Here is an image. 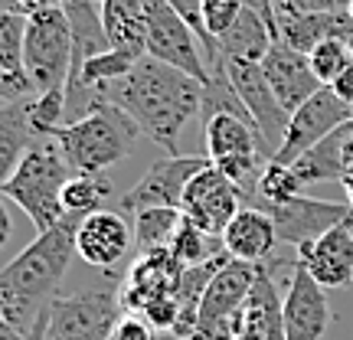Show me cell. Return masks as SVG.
<instances>
[{"instance_id": "obj_37", "label": "cell", "mask_w": 353, "mask_h": 340, "mask_svg": "<svg viewBox=\"0 0 353 340\" xmlns=\"http://www.w3.org/2000/svg\"><path fill=\"white\" fill-rule=\"evenodd\" d=\"M242 7H249V10H255L259 17H265V23L278 33V0H242ZM278 37H281V33H278Z\"/></svg>"}, {"instance_id": "obj_30", "label": "cell", "mask_w": 353, "mask_h": 340, "mask_svg": "<svg viewBox=\"0 0 353 340\" xmlns=\"http://www.w3.org/2000/svg\"><path fill=\"white\" fill-rule=\"evenodd\" d=\"M108 197H112V180H105L101 174H76L63 190V210L85 219L88 213H99Z\"/></svg>"}, {"instance_id": "obj_42", "label": "cell", "mask_w": 353, "mask_h": 340, "mask_svg": "<svg viewBox=\"0 0 353 340\" xmlns=\"http://www.w3.org/2000/svg\"><path fill=\"white\" fill-rule=\"evenodd\" d=\"M7 10H26V7H23V0H0V13H7Z\"/></svg>"}, {"instance_id": "obj_29", "label": "cell", "mask_w": 353, "mask_h": 340, "mask_svg": "<svg viewBox=\"0 0 353 340\" xmlns=\"http://www.w3.org/2000/svg\"><path fill=\"white\" fill-rule=\"evenodd\" d=\"M301 177L294 174L291 164H278V161H268L259 177V187H255V197L245 206H278V203H288L294 197H301Z\"/></svg>"}, {"instance_id": "obj_25", "label": "cell", "mask_w": 353, "mask_h": 340, "mask_svg": "<svg viewBox=\"0 0 353 340\" xmlns=\"http://www.w3.org/2000/svg\"><path fill=\"white\" fill-rule=\"evenodd\" d=\"M33 141H37V131L30 121V99L0 105V193L13 177V170L20 167V161L26 157Z\"/></svg>"}, {"instance_id": "obj_8", "label": "cell", "mask_w": 353, "mask_h": 340, "mask_svg": "<svg viewBox=\"0 0 353 340\" xmlns=\"http://www.w3.org/2000/svg\"><path fill=\"white\" fill-rule=\"evenodd\" d=\"M144 10H148V56L206 82L210 63L187 20L167 0H144Z\"/></svg>"}, {"instance_id": "obj_12", "label": "cell", "mask_w": 353, "mask_h": 340, "mask_svg": "<svg viewBox=\"0 0 353 340\" xmlns=\"http://www.w3.org/2000/svg\"><path fill=\"white\" fill-rule=\"evenodd\" d=\"M242 206H245L242 190L236 187L223 170H216V167L210 164L187 183L180 213L187 216L190 223H196L200 229H206L210 236H223V229L229 226V219L239 213Z\"/></svg>"}, {"instance_id": "obj_39", "label": "cell", "mask_w": 353, "mask_h": 340, "mask_svg": "<svg viewBox=\"0 0 353 340\" xmlns=\"http://www.w3.org/2000/svg\"><path fill=\"white\" fill-rule=\"evenodd\" d=\"M0 340H30L23 334V330H17L10 324V321H7V317H3V311H0Z\"/></svg>"}, {"instance_id": "obj_32", "label": "cell", "mask_w": 353, "mask_h": 340, "mask_svg": "<svg viewBox=\"0 0 353 340\" xmlns=\"http://www.w3.org/2000/svg\"><path fill=\"white\" fill-rule=\"evenodd\" d=\"M307 59H311V66H314L321 86H334V82H337V79L353 66V46L347 43V39H337V37L321 39L314 50L307 52Z\"/></svg>"}, {"instance_id": "obj_2", "label": "cell", "mask_w": 353, "mask_h": 340, "mask_svg": "<svg viewBox=\"0 0 353 340\" xmlns=\"http://www.w3.org/2000/svg\"><path fill=\"white\" fill-rule=\"evenodd\" d=\"M79 223L82 216L65 213V219H59L46 232H37V239L23 252L0 268V311L26 337L39 314L59 294V285L76 255Z\"/></svg>"}, {"instance_id": "obj_41", "label": "cell", "mask_w": 353, "mask_h": 340, "mask_svg": "<svg viewBox=\"0 0 353 340\" xmlns=\"http://www.w3.org/2000/svg\"><path fill=\"white\" fill-rule=\"evenodd\" d=\"M341 187H343V193H347V206H350V226H353V174L343 177Z\"/></svg>"}, {"instance_id": "obj_24", "label": "cell", "mask_w": 353, "mask_h": 340, "mask_svg": "<svg viewBox=\"0 0 353 340\" xmlns=\"http://www.w3.org/2000/svg\"><path fill=\"white\" fill-rule=\"evenodd\" d=\"M203 131H206V151H210L213 164L229 161V157H239V154H268L259 128L252 121L239 118V114H213L203 125Z\"/></svg>"}, {"instance_id": "obj_40", "label": "cell", "mask_w": 353, "mask_h": 340, "mask_svg": "<svg viewBox=\"0 0 353 340\" xmlns=\"http://www.w3.org/2000/svg\"><path fill=\"white\" fill-rule=\"evenodd\" d=\"M10 229H13L10 213H7V206H3V200H0V246L10 239Z\"/></svg>"}, {"instance_id": "obj_3", "label": "cell", "mask_w": 353, "mask_h": 340, "mask_svg": "<svg viewBox=\"0 0 353 340\" xmlns=\"http://www.w3.org/2000/svg\"><path fill=\"white\" fill-rule=\"evenodd\" d=\"M72 177H76V170L69 167L56 138L52 134H37V141L30 144V151L20 161V167L7 180L3 197L13 200L30 216V223L37 226V232H46L59 219H65L63 190Z\"/></svg>"}, {"instance_id": "obj_9", "label": "cell", "mask_w": 353, "mask_h": 340, "mask_svg": "<svg viewBox=\"0 0 353 340\" xmlns=\"http://www.w3.org/2000/svg\"><path fill=\"white\" fill-rule=\"evenodd\" d=\"M210 164H213L210 157H193V154L170 157L167 154L161 161H154L138 183L118 200V210L128 216L141 213V210H151V206H174V210H180L187 183Z\"/></svg>"}, {"instance_id": "obj_27", "label": "cell", "mask_w": 353, "mask_h": 340, "mask_svg": "<svg viewBox=\"0 0 353 340\" xmlns=\"http://www.w3.org/2000/svg\"><path fill=\"white\" fill-rule=\"evenodd\" d=\"M183 213L174 206H151L134 213V246L138 252H154V249H170L176 226Z\"/></svg>"}, {"instance_id": "obj_6", "label": "cell", "mask_w": 353, "mask_h": 340, "mask_svg": "<svg viewBox=\"0 0 353 340\" xmlns=\"http://www.w3.org/2000/svg\"><path fill=\"white\" fill-rule=\"evenodd\" d=\"M121 294L114 288H92L82 294H56L30 330V340H112L121 317Z\"/></svg>"}, {"instance_id": "obj_1", "label": "cell", "mask_w": 353, "mask_h": 340, "mask_svg": "<svg viewBox=\"0 0 353 340\" xmlns=\"http://www.w3.org/2000/svg\"><path fill=\"white\" fill-rule=\"evenodd\" d=\"M105 99L131 114L134 125L154 144H161L170 157H176L180 131L187 128L193 114H200L203 82L187 76L183 69H174L154 56H144L125 79L108 86Z\"/></svg>"}, {"instance_id": "obj_22", "label": "cell", "mask_w": 353, "mask_h": 340, "mask_svg": "<svg viewBox=\"0 0 353 340\" xmlns=\"http://www.w3.org/2000/svg\"><path fill=\"white\" fill-rule=\"evenodd\" d=\"M101 20L112 50L128 52L131 59L148 56V10L144 0H101Z\"/></svg>"}, {"instance_id": "obj_16", "label": "cell", "mask_w": 353, "mask_h": 340, "mask_svg": "<svg viewBox=\"0 0 353 340\" xmlns=\"http://www.w3.org/2000/svg\"><path fill=\"white\" fill-rule=\"evenodd\" d=\"M262 69H265V79H268L272 92L278 95V101L285 105L288 114L298 112L317 88H324L314 72V66H311V59H307V52L288 46L285 39L272 43V50L265 52V59H262Z\"/></svg>"}, {"instance_id": "obj_33", "label": "cell", "mask_w": 353, "mask_h": 340, "mask_svg": "<svg viewBox=\"0 0 353 340\" xmlns=\"http://www.w3.org/2000/svg\"><path fill=\"white\" fill-rule=\"evenodd\" d=\"M242 10H245L242 0H203V26L216 39V46H219V37L239 20Z\"/></svg>"}, {"instance_id": "obj_23", "label": "cell", "mask_w": 353, "mask_h": 340, "mask_svg": "<svg viewBox=\"0 0 353 340\" xmlns=\"http://www.w3.org/2000/svg\"><path fill=\"white\" fill-rule=\"evenodd\" d=\"M281 39L255 10L239 13V20L219 37V63H262L272 43Z\"/></svg>"}, {"instance_id": "obj_18", "label": "cell", "mask_w": 353, "mask_h": 340, "mask_svg": "<svg viewBox=\"0 0 353 340\" xmlns=\"http://www.w3.org/2000/svg\"><path fill=\"white\" fill-rule=\"evenodd\" d=\"M298 262L307 268L321 288H343L353 281V226L350 219L327 229L324 236L294 249Z\"/></svg>"}, {"instance_id": "obj_13", "label": "cell", "mask_w": 353, "mask_h": 340, "mask_svg": "<svg viewBox=\"0 0 353 340\" xmlns=\"http://www.w3.org/2000/svg\"><path fill=\"white\" fill-rule=\"evenodd\" d=\"M265 213L272 216L281 246L298 249L304 242L324 236L327 229L341 226L350 219V206L347 203H334V200H317V197H294L288 203H278V206H262Z\"/></svg>"}, {"instance_id": "obj_20", "label": "cell", "mask_w": 353, "mask_h": 340, "mask_svg": "<svg viewBox=\"0 0 353 340\" xmlns=\"http://www.w3.org/2000/svg\"><path fill=\"white\" fill-rule=\"evenodd\" d=\"M223 246L239 262H252V265L268 262L278 246V232L272 216L259 210V206H242L239 213L229 219V226L223 229Z\"/></svg>"}, {"instance_id": "obj_10", "label": "cell", "mask_w": 353, "mask_h": 340, "mask_svg": "<svg viewBox=\"0 0 353 340\" xmlns=\"http://www.w3.org/2000/svg\"><path fill=\"white\" fill-rule=\"evenodd\" d=\"M350 118H353V108L334 88L330 86L317 88L314 95L291 114L288 131H285V141H281V148H278L275 161L278 164H294L304 151H311L317 141H324L330 131H337L341 125H347Z\"/></svg>"}, {"instance_id": "obj_17", "label": "cell", "mask_w": 353, "mask_h": 340, "mask_svg": "<svg viewBox=\"0 0 353 340\" xmlns=\"http://www.w3.org/2000/svg\"><path fill=\"white\" fill-rule=\"evenodd\" d=\"M180 272L183 265L174 259L170 249H154V252H141L138 262L128 268L125 281L118 285V294H121V308L125 311H134L141 314L144 308L157 298H167L176 291V281H180Z\"/></svg>"}, {"instance_id": "obj_19", "label": "cell", "mask_w": 353, "mask_h": 340, "mask_svg": "<svg viewBox=\"0 0 353 340\" xmlns=\"http://www.w3.org/2000/svg\"><path fill=\"white\" fill-rule=\"evenodd\" d=\"M275 255L259 265L249 301L242 308V328L236 340H285V298L275 285Z\"/></svg>"}, {"instance_id": "obj_31", "label": "cell", "mask_w": 353, "mask_h": 340, "mask_svg": "<svg viewBox=\"0 0 353 340\" xmlns=\"http://www.w3.org/2000/svg\"><path fill=\"white\" fill-rule=\"evenodd\" d=\"M23 37H26V10L0 13V72L23 76Z\"/></svg>"}, {"instance_id": "obj_5", "label": "cell", "mask_w": 353, "mask_h": 340, "mask_svg": "<svg viewBox=\"0 0 353 340\" xmlns=\"http://www.w3.org/2000/svg\"><path fill=\"white\" fill-rule=\"evenodd\" d=\"M69 69H72V30L63 3L33 7L26 13L23 37V76L33 95L65 88Z\"/></svg>"}, {"instance_id": "obj_14", "label": "cell", "mask_w": 353, "mask_h": 340, "mask_svg": "<svg viewBox=\"0 0 353 340\" xmlns=\"http://www.w3.org/2000/svg\"><path fill=\"white\" fill-rule=\"evenodd\" d=\"M134 246V229L128 226L121 210H99L79 223L76 255L92 268L112 272Z\"/></svg>"}, {"instance_id": "obj_26", "label": "cell", "mask_w": 353, "mask_h": 340, "mask_svg": "<svg viewBox=\"0 0 353 340\" xmlns=\"http://www.w3.org/2000/svg\"><path fill=\"white\" fill-rule=\"evenodd\" d=\"M63 10L72 30V69L69 72H76L92 56L112 50V43H108L105 20H101V0H63Z\"/></svg>"}, {"instance_id": "obj_38", "label": "cell", "mask_w": 353, "mask_h": 340, "mask_svg": "<svg viewBox=\"0 0 353 340\" xmlns=\"http://www.w3.org/2000/svg\"><path fill=\"white\" fill-rule=\"evenodd\" d=\"M330 88H334V92H337V95H341V99L353 108V66H350V69H347V72H343V76L337 79V82H334Z\"/></svg>"}, {"instance_id": "obj_35", "label": "cell", "mask_w": 353, "mask_h": 340, "mask_svg": "<svg viewBox=\"0 0 353 340\" xmlns=\"http://www.w3.org/2000/svg\"><path fill=\"white\" fill-rule=\"evenodd\" d=\"M112 340H154V328L144 314L134 311H121V317L114 321Z\"/></svg>"}, {"instance_id": "obj_11", "label": "cell", "mask_w": 353, "mask_h": 340, "mask_svg": "<svg viewBox=\"0 0 353 340\" xmlns=\"http://www.w3.org/2000/svg\"><path fill=\"white\" fill-rule=\"evenodd\" d=\"M223 69H226L229 82L236 86V92H239L242 105L249 108L255 128H259V134H262V141H265V148H268L272 161H275L278 148H281V141H285V131H288L291 114L285 112V105H281L278 95L272 92L262 63H223Z\"/></svg>"}, {"instance_id": "obj_28", "label": "cell", "mask_w": 353, "mask_h": 340, "mask_svg": "<svg viewBox=\"0 0 353 340\" xmlns=\"http://www.w3.org/2000/svg\"><path fill=\"white\" fill-rule=\"evenodd\" d=\"M170 252H174L176 262L187 268V265H203L216 259L219 252H226V246H223V236H210L206 229H200L196 223H190L183 216L174 239H170Z\"/></svg>"}, {"instance_id": "obj_15", "label": "cell", "mask_w": 353, "mask_h": 340, "mask_svg": "<svg viewBox=\"0 0 353 340\" xmlns=\"http://www.w3.org/2000/svg\"><path fill=\"white\" fill-rule=\"evenodd\" d=\"M330 328V304L324 288L301 262L291 268L285 291V340H324Z\"/></svg>"}, {"instance_id": "obj_36", "label": "cell", "mask_w": 353, "mask_h": 340, "mask_svg": "<svg viewBox=\"0 0 353 340\" xmlns=\"http://www.w3.org/2000/svg\"><path fill=\"white\" fill-rule=\"evenodd\" d=\"M20 99H33V88L23 76H10V72H0V101H20Z\"/></svg>"}, {"instance_id": "obj_43", "label": "cell", "mask_w": 353, "mask_h": 340, "mask_svg": "<svg viewBox=\"0 0 353 340\" xmlns=\"http://www.w3.org/2000/svg\"><path fill=\"white\" fill-rule=\"evenodd\" d=\"M347 13H350V17H353V0H350V7H347Z\"/></svg>"}, {"instance_id": "obj_34", "label": "cell", "mask_w": 353, "mask_h": 340, "mask_svg": "<svg viewBox=\"0 0 353 340\" xmlns=\"http://www.w3.org/2000/svg\"><path fill=\"white\" fill-rule=\"evenodd\" d=\"M167 3H170V7L190 23V30L196 33L203 52H206V59H213V66L219 63V46H216V39L210 37L206 26H203V0H167ZM213 66H210V69H213Z\"/></svg>"}, {"instance_id": "obj_7", "label": "cell", "mask_w": 353, "mask_h": 340, "mask_svg": "<svg viewBox=\"0 0 353 340\" xmlns=\"http://www.w3.org/2000/svg\"><path fill=\"white\" fill-rule=\"evenodd\" d=\"M255 272L259 265L229 259L216 278L210 281V288L203 294L200 311H196V328L190 334V340H236L242 328V308L249 301Z\"/></svg>"}, {"instance_id": "obj_21", "label": "cell", "mask_w": 353, "mask_h": 340, "mask_svg": "<svg viewBox=\"0 0 353 340\" xmlns=\"http://www.w3.org/2000/svg\"><path fill=\"white\" fill-rule=\"evenodd\" d=\"M291 167L301 177L304 187L321 180H343L347 174H353V118L337 131H330L324 141H317Z\"/></svg>"}, {"instance_id": "obj_4", "label": "cell", "mask_w": 353, "mask_h": 340, "mask_svg": "<svg viewBox=\"0 0 353 340\" xmlns=\"http://www.w3.org/2000/svg\"><path fill=\"white\" fill-rule=\"evenodd\" d=\"M138 134L141 128L134 125V118L121 112L114 101H101L95 112L52 131L76 174H105L112 164L125 161Z\"/></svg>"}]
</instances>
